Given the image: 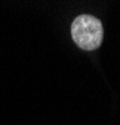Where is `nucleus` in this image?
I'll return each instance as SVG.
<instances>
[{"mask_svg":"<svg viewBox=\"0 0 120 125\" xmlns=\"http://www.w3.org/2000/svg\"><path fill=\"white\" fill-rule=\"evenodd\" d=\"M71 38L78 48L85 51H93L103 43L104 29L101 21L89 14L78 15L71 23Z\"/></svg>","mask_w":120,"mask_h":125,"instance_id":"obj_1","label":"nucleus"}]
</instances>
